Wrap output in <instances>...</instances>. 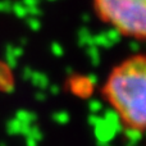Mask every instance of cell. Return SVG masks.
Listing matches in <instances>:
<instances>
[{"instance_id":"obj_1","label":"cell","mask_w":146,"mask_h":146,"mask_svg":"<svg viewBox=\"0 0 146 146\" xmlns=\"http://www.w3.org/2000/svg\"><path fill=\"white\" fill-rule=\"evenodd\" d=\"M101 96L127 132H146V54L129 55L111 67Z\"/></svg>"},{"instance_id":"obj_2","label":"cell","mask_w":146,"mask_h":146,"mask_svg":"<svg viewBox=\"0 0 146 146\" xmlns=\"http://www.w3.org/2000/svg\"><path fill=\"white\" fill-rule=\"evenodd\" d=\"M98 19L118 35L146 41V0H91Z\"/></svg>"}]
</instances>
